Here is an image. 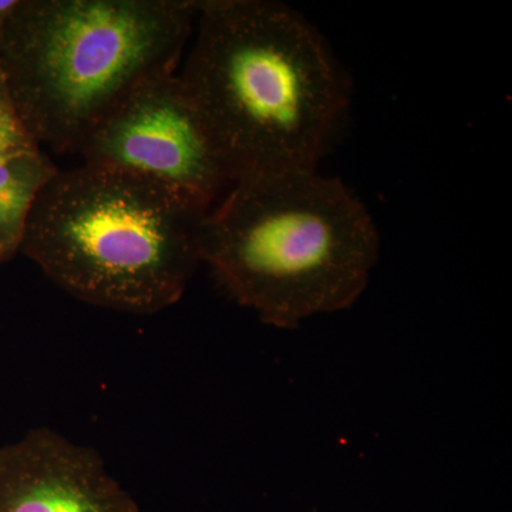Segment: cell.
I'll return each mask as SVG.
<instances>
[{"label":"cell","instance_id":"obj_1","mask_svg":"<svg viewBox=\"0 0 512 512\" xmlns=\"http://www.w3.org/2000/svg\"><path fill=\"white\" fill-rule=\"evenodd\" d=\"M178 73L232 183L316 170L348 109L345 73L303 16L272 0H198Z\"/></svg>","mask_w":512,"mask_h":512},{"label":"cell","instance_id":"obj_2","mask_svg":"<svg viewBox=\"0 0 512 512\" xmlns=\"http://www.w3.org/2000/svg\"><path fill=\"white\" fill-rule=\"evenodd\" d=\"M201 264L266 325L298 328L365 292L380 237L365 205L318 170L234 181L205 215Z\"/></svg>","mask_w":512,"mask_h":512},{"label":"cell","instance_id":"obj_3","mask_svg":"<svg viewBox=\"0 0 512 512\" xmlns=\"http://www.w3.org/2000/svg\"><path fill=\"white\" fill-rule=\"evenodd\" d=\"M207 214L127 171L57 168L37 194L19 254L87 305L156 315L181 301L201 265Z\"/></svg>","mask_w":512,"mask_h":512},{"label":"cell","instance_id":"obj_4","mask_svg":"<svg viewBox=\"0 0 512 512\" xmlns=\"http://www.w3.org/2000/svg\"><path fill=\"white\" fill-rule=\"evenodd\" d=\"M198 0H22L0 73L37 146L77 153L138 84L177 73Z\"/></svg>","mask_w":512,"mask_h":512},{"label":"cell","instance_id":"obj_5","mask_svg":"<svg viewBox=\"0 0 512 512\" xmlns=\"http://www.w3.org/2000/svg\"><path fill=\"white\" fill-rule=\"evenodd\" d=\"M77 153L83 163L164 185L205 212L232 185L178 72L134 87L89 131Z\"/></svg>","mask_w":512,"mask_h":512},{"label":"cell","instance_id":"obj_6","mask_svg":"<svg viewBox=\"0 0 512 512\" xmlns=\"http://www.w3.org/2000/svg\"><path fill=\"white\" fill-rule=\"evenodd\" d=\"M0 512H140L96 448L50 427L0 446Z\"/></svg>","mask_w":512,"mask_h":512},{"label":"cell","instance_id":"obj_7","mask_svg":"<svg viewBox=\"0 0 512 512\" xmlns=\"http://www.w3.org/2000/svg\"><path fill=\"white\" fill-rule=\"evenodd\" d=\"M56 171L39 147L0 157V264L19 254L37 194Z\"/></svg>","mask_w":512,"mask_h":512},{"label":"cell","instance_id":"obj_8","mask_svg":"<svg viewBox=\"0 0 512 512\" xmlns=\"http://www.w3.org/2000/svg\"><path fill=\"white\" fill-rule=\"evenodd\" d=\"M39 147L20 119L0 73V157ZM40 148V147H39Z\"/></svg>","mask_w":512,"mask_h":512},{"label":"cell","instance_id":"obj_9","mask_svg":"<svg viewBox=\"0 0 512 512\" xmlns=\"http://www.w3.org/2000/svg\"><path fill=\"white\" fill-rule=\"evenodd\" d=\"M22 0H0V40L5 35L6 28L19 9Z\"/></svg>","mask_w":512,"mask_h":512}]
</instances>
